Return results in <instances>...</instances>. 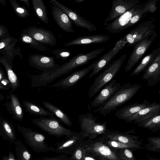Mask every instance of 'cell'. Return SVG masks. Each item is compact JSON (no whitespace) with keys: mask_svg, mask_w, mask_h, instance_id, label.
Here are the masks:
<instances>
[{"mask_svg":"<svg viewBox=\"0 0 160 160\" xmlns=\"http://www.w3.org/2000/svg\"><path fill=\"white\" fill-rule=\"evenodd\" d=\"M104 138V142L110 148L115 150H118L124 148H128L131 149L133 151L138 149L134 147L119 142L109 140Z\"/></svg>","mask_w":160,"mask_h":160,"instance_id":"obj_37","label":"cell"},{"mask_svg":"<svg viewBox=\"0 0 160 160\" xmlns=\"http://www.w3.org/2000/svg\"><path fill=\"white\" fill-rule=\"evenodd\" d=\"M11 88L10 82L8 78H6L0 80V90H8Z\"/></svg>","mask_w":160,"mask_h":160,"instance_id":"obj_43","label":"cell"},{"mask_svg":"<svg viewBox=\"0 0 160 160\" xmlns=\"http://www.w3.org/2000/svg\"><path fill=\"white\" fill-rule=\"evenodd\" d=\"M49 0L53 5L58 6L62 9L78 27L86 29L89 32L97 30V28L94 25L77 12L61 3L57 0Z\"/></svg>","mask_w":160,"mask_h":160,"instance_id":"obj_16","label":"cell"},{"mask_svg":"<svg viewBox=\"0 0 160 160\" xmlns=\"http://www.w3.org/2000/svg\"><path fill=\"white\" fill-rule=\"evenodd\" d=\"M119 160H136L131 149L124 148L117 150Z\"/></svg>","mask_w":160,"mask_h":160,"instance_id":"obj_38","label":"cell"},{"mask_svg":"<svg viewBox=\"0 0 160 160\" xmlns=\"http://www.w3.org/2000/svg\"><path fill=\"white\" fill-rule=\"evenodd\" d=\"M153 18H150L138 25L123 38L128 43V46H134L141 41L151 36L155 30Z\"/></svg>","mask_w":160,"mask_h":160,"instance_id":"obj_7","label":"cell"},{"mask_svg":"<svg viewBox=\"0 0 160 160\" xmlns=\"http://www.w3.org/2000/svg\"><path fill=\"white\" fill-rule=\"evenodd\" d=\"M80 131L76 133L60 142H57L55 152L71 155L75 150L85 140Z\"/></svg>","mask_w":160,"mask_h":160,"instance_id":"obj_11","label":"cell"},{"mask_svg":"<svg viewBox=\"0 0 160 160\" xmlns=\"http://www.w3.org/2000/svg\"><path fill=\"white\" fill-rule=\"evenodd\" d=\"M127 43L123 38H121L115 44L114 47L97 60L92 72L89 74L88 78L97 74L105 69L110 62Z\"/></svg>","mask_w":160,"mask_h":160,"instance_id":"obj_10","label":"cell"},{"mask_svg":"<svg viewBox=\"0 0 160 160\" xmlns=\"http://www.w3.org/2000/svg\"><path fill=\"white\" fill-rule=\"evenodd\" d=\"M0 136L9 144L14 143L17 139L14 125L3 116L0 118Z\"/></svg>","mask_w":160,"mask_h":160,"instance_id":"obj_24","label":"cell"},{"mask_svg":"<svg viewBox=\"0 0 160 160\" xmlns=\"http://www.w3.org/2000/svg\"><path fill=\"white\" fill-rule=\"evenodd\" d=\"M142 78L149 86L160 82V53L144 71Z\"/></svg>","mask_w":160,"mask_h":160,"instance_id":"obj_21","label":"cell"},{"mask_svg":"<svg viewBox=\"0 0 160 160\" xmlns=\"http://www.w3.org/2000/svg\"><path fill=\"white\" fill-rule=\"evenodd\" d=\"M22 32L46 45L53 47L57 43L55 36L48 29L30 26L23 30Z\"/></svg>","mask_w":160,"mask_h":160,"instance_id":"obj_12","label":"cell"},{"mask_svg":"<svg viewBox=\"0 0 160 160\" xmlns=\"http://www.w3.org/2000/svg\"><path fill=\"white\" fill-rule=\"evenodd\" d=\"M96 62L97 60L87 67L74 72L68 76L52 85L50 86L62 88H66L72 87L93 69Z\"/></svg>","mask_w":160,"mask_h":160,"instance_id":"obj_17","label":"cell"},{"mask_svg":"<svg viewBox=\"0 0 160 160\" xmlns=\"http://www.w3.org/2000/svg\"></svg>","mask_w":160,"mask_h":160,"instance_id":"obj_54","label":"cell"},{"mask_svg":"<svg viewBox=\"0 0 160 160\" xmlns=\"http://www.w3.org/2000/svg\"><path fill=\"white\" fill-rule=\"evenodd\" d=\"M0 101H1L4 98V97L0 93Z\"/></svg>","mask_w":160,"mask_h":160,"instance_id":"obj_52","label":"cell"},{"mask_svg":"<svg viewBox=\"0 0 160 160\" xmlns=\"http://www.w3.org/2000/svg\"><path fill=\"white\" fill-rule=\"evenodd\" d=\"M158 0H149L142 4V9L145 14L147 13H153L156 10V4Z\"/></svg>","mask_w":160,"mask_h":160,"instance_id":"obj_42","label":"cell"},{"mask_svg":"<svg viewBox=\"0 0 160 160\" xmlns=\"http://www.w3.org/2000/svg\"><path fill=\"white\" fill-rule=\"evenodd\" d=\"M154 102L150 103L145 99L142 103L136 102L125 105L116 112L115 116L119 119L125 120L141 109L152 105Z\"/></svg>","mask_w":160,"mask_h":160,"instance_id":"obj_23","label":"cell"},{"mask_svg":"<svg viewBox=\"0 0 160 160\" xmlns=\"http://www.w3.org/2000/svg\"><path fill=\"white\" fill-rule=\"evenodd\" d=\"M137 124L139 127L149 129L152 133L160 132V113Z\"/></svg>","mask_w":160,"mask_h":160,"instance_id":"obj_30","label":"cell"},{"mask_svg":"<svg viewBox=\"0 0 160 160\" xmlns=\"http://www.w3.org/2000/svg\"><path fill=\"white\" fill-rule=\"evenodd\" d=\"M33 8L37 17L46 24L49 23L46 7L43 0H31Z\"/></svg>","mask_w":160,"mask_h":160,"instance_id":"obj_31","label":"cell"},{"mask_svg":"<svg viewBox=\"0 0 160 160\" xmlns=\"http://www.w3.org/2000/svg\"><path fill=\"white\" fill-rule=\"evenodd\" d=\"M57 59L65 60L69 58L71 52L66 49L57 48L52 51Z\"/></svg>","mask_w":160,"mask_h":160,"instance_id":"obj_40","label":"cell"},{"mask_svg":"<svg viewBox=\"0 0 160 160\" xmlns=\"http://www.w3.org/2000/svg\"><path fill=\"white\" fill-rule=\"evenodd\" d=\"M157 36V34L155 31L151 36L142 40L134 46L133 50L125 68L126 72H128L132 68L148 50Z\"/></svg>","mask_w":160,"mask_h":160,"instance_id":"obj_8","label":"cell"},{"mask_svg":"<svg viewBox=\"0 0 160 160\" xmlns=\"http://www.w3.org/2000/svg\"><path fill=\"white\" fill-rule=\"evenodd\" d=\"M102 136L93 140H84L82 144L87 152L102 160H119L117 150L113 149L104 142Z\"/></svg>","mask_w":160,"mask_h":160,"instance_id":"obj_5","label":"cell"},{"mask_svg":"<svg viewBox=\"0 0 160 160\" xmlns=\"http://www.w3.org/2000/svg\"><path fill=\"white\" fill-rule=\"evenodd\" d=\"M25 111L31 115L41 117L54 116V114L42 107L27 100L22 101Z\"/></svg>","mask_w":160,"mask_h":160,"instance_id":"obj_27","label":"cell"},{"mask_svg":"<svg viewBox=\"0 0 160 160\" xmlns=\"http://www.w3.org/2000/svg\"><path fill=\"white\" fill-rule=\"evenodd\" d=\"M145 15L142 9V4L140 5L136 13L133 15L131 18L128 25V28L136 23Z\"/></svg>","mask_w":160,"mask_h":160,"instance_id":"obj_41","label":"cell"},{"mask_svg":"<svg viewBox=\"0 0 160 160\" xmlns=\"http://www.w3.org/2000/svg\"><path fill=\"white\" fill-rule=\"evenodd\" d=\"M120 83L114 79L104 87L90 104L92 108H98L103 104L121 87Z\"/></svg>","mask_w":160,"mask_h":160,"instance_id":"obj_18","label":"cell"},{"mask_svg":"<svg viewBox=\"0 0 160 160\" xmlns=\"http://www.w3.org/2000/svg\"><path fill=\"white\" fill-rule=\"evenodd\" d=\"M148 143L145 145L147 150L160 152V137L151 136L147 139Z\"/></svg>","mask_w":160,"mask_h":160,"instance_id":"obj_36","label":"cell"},{"mask_svg":"<svg viewBox=\"0 0 160 160\" xmlns=\"http://www.w3.org/2000/svg\"><path fill=\"white\" fill-rule=\"evenodd\" d=\"M160 113V103L155 102L154 104L143 108L134 114L128 117L125 120L126 122L137 123L142 120L149 118Z\"/></svg>","mask_w":160,"mask_h":160,"instance_id":"obj_22","label":"cell"},{"mask_svg":"<svg viewBox=\"0 0 160 160\" xmlns=\"http://www.w3.org/2000/svg\"><path fill=\"white\" fill-rule=\"evenodd\" d=\"M51 7L53 18L59 27L66 32H74L71 20L67 14L58 6L53 5Z\"/></svg>","mask_w":160,"mask_h":160,"instance_id":"obj_20","label":"cell"},{"mask_svg":"<svg viewBox=\"0 0 160 160\" xmlns=\"http://www.w3.org/2000/svg\"><path fill=\"white\" fill-rule=\"evenodd\" d=\"M43 104L46 108L53 113L62 122L68 127L72 126V122L70 117L63 110L48 102L44 101Z\"/></svg>","mask_w":160,"mask_h":160,"instance_id":"obj_29","label":"cell"},{"mask_svg":"<svg viewBox=\"0 0 160 160\" xmlns=\"http://www.w3.org/2000/svg\"><path fill=\"white\" fill-rule=\"evenodd\" d=\"M100 160L97 157L87 152L83 160Z\"/></svg>","mask_w":160,"mask_h":160,"instance_id":"obj_46","label":"cell"},{"mask_svg":"<svg viewBox=\"0 0 160 160\" xmlns=\"http://www.w3.org/2000/svg\"><path fill=\"white\" fill-rule=\"evenodd\" d=\"M2 160H16L13 153L11 151L9 152L8 156L6 155L2 158Z\"/></svg>","mask_w":160,"mask_h":160,"instance_id":"obj_47","label":"cell"},{"mask_svg":"<svg viewBox=\"0 0 160 160\" xmlns=\"http://www.w3.org/2000/svg\"><path fill=\"white\" fill-rule=\"evenodd\" d=\"M81 132L85 139L93 140L102 135L109 130L107 128V122H99L92 113L88 112L78 117Z\"/></svg>","mask_w":160,"mask_h":160,"instance_id":"obj_3","label":"cell"},{"mask_svg":"<svg viewBox=\"0 0 160 160\" xmlns=\"http://www.w3.org/2000/svg\"><path fill=\"white\" fill-rule=\"evenodd\" d=\"M17 126L18 131L22 134L26 143L34 151L38 152L55 151V148L48 147L45 141L46 137L43 134L18 124Z\"/></svg>","mask_w":160,"mask_h":160,"instance_id":"obj_6","label":"cell"},{"mask_svg":"<svg viewBox=\"0 0 160 160\" xmlns=\"http://www.w3.org/2000/svg\"><path fill=\"white\" fill-rule=\"evenodd\" d=\"M28 60L30 66L42 72L50 71L60 66L56 63L55 58L51 56L33 54L29 56Z\"/></svg>","mask_w":160,"mask_h":160,"instance_id":"obj_13","label":"cell"},{"mask_svg":"<svg viewBox=\"0 0 160 160\" xmlns=\"http://www.w3.org/2000/svg\"><path fill=\"white\" fill-rule=\"evenodd\" d=\"M73 0L75 1V0Z\"/></svg>","mask_w":160,"mask_h":160,"instance_id":"obj_53","label":"cell"},{"mask_svg":"<svg viewBox=\"0 0 160 160\" xmlns=\"http://www.w3.org/2000/svg\"><path fill=\"white\" fill-rule=\"evenodd\" d=\"M160 53V47L154 49L151 53L142 59L140 64L131 73L129 77L138 75L142 71H144Z\"/></svg>","mask_w":160,"mask_h":160,"instance_id":"obj_28","label":"cell"},{"mask_svg":"<svg viewBox=\"0 0 160 160\" xmlns=\"http://www.w3.org/2000/svg\"><path fill=\"white\" fill-rule=\"evenodd\" d=\"M82 143L77 148L71 156L69 158V160H83L87 151Z\"/></svg>","mask_w":160,"mask_h":160,"instance_id":"obj_39","label":"cell"},{"mask_svg":"<svg viewBox=\"0 0 160 160\" xmlns=\"http://www.w3.org/2000/svg\"><path fill=\"white\" fill-rule=\"evenodd\" d=\"M0 63L4 66L9 80L12 91H15L20 86V82L12 68V63L9 62L3 56L0 57Z\"/></svg>","mask_w":160,"mask_h":160,"instance_id":"obj_26","label":"cell"},{"mask_svg":"<svg viewBox=\"0 0 160 160\" xmlns=\"http://www.w3.org/2000/svg\"><path fill=\"white\" fill-rule=\"evenodd\" d=\"M32 122L49 135L58 138L64 136L68 137L76 133L63 126L57 118L54 116L48 117H41L39 118L33 119Z\"/></svg>","mask_w":160,"mask_h":160,"instance_id":"obj_4","label":"cell"},{"mask_svg":"<svg viewBox=\"0 0 160 160\" xmlns=\"http://www.w3.org/2000/svg\"><path fill=\"white\" fill-rule=\"evenodd\" d=\"M20 40L22 42L27 43L31 48L39 51L45 52L49 50L43 44L23 32L21 33Z\"/></svg>","mask_w":160,"mask_h":160,"instance_id":"obj_32","label":"cell"},{"mask_svg":"<svg viewBox=\"0 0 160 160\" xmlns=\"http://www.w3.org/2000/svg\"><path fill=\"white\" fill-rule=\"evenodd\" d=\"M18 40L10 35L0 40V52L4 55L13 50Z\"/></svg>","mask_w":160,"mask_h":160,"instance_id":"obj_34","label":"cell"},{"mask_svg":"<svg viewBox=\"0 0 160 160\" xmlns=\"http://www.w3.org/2000/svg\"><path fill=\"white\" fill-rule=\"evenodd\" d=\"M17 159L18 160H31L32 154L22 142L21 140H18L14 143Z\"/></svg>","mask_w":160,"mask_h":160,"instance_id":"obj_33","label":"cell"},{"mask_svg":"<svg viewBox=\"0 0 160 160\" xmlns=\"http://www.w3.org/2000/svg\"><path fill=\"white\" fill-rule=\"evenodd\" d=\"M138 84L126 83L121 86L110 98L95 111L105 116L130 99L140 88Z\"/></svg>","mask_w":160,"mask_h":160,"instance_id":"obj_1","label":"cell"},{"mask_svg":"<svg viewBox=\"0 0 160 160\" xmlns=\"http://www.w3.org/2000/svg\"><path fill=\"white\" fill-rule=\"evenodd\" d=\"M0 3H2L4 6H5L6 5L5 0H0Z\"/></svg>","mask_w":160,"mask_h":160,"instance_id":"obj_50","label":"cell"},{"mask_svg":"<svg viewBox=\"0 0 160 160\" xmlns=\"http://www.w3.org/2000/svg\"><path fill=\"white\" fill-rule=\"evenodd\" d=\"M85 0H75V2L78 3H80Z\"/></svg>","mask_w":160,"mask_h":160,"instance_id":"obj_51","label":"cell"},{"mask_svg":"<svg viewBox=\"0 0 160 160\" xmlns=\"http://www.w3.org/2000/svg\"><path fill=\"white\" fill-rule=\"evenodd\" d=\"M9 36L7 28L3 25H0V40L6 38Z\"/></svg>","mask_w":160,"mask_h":160,"instance_id":"obj_44","label":"cell"},{"mask_svg":"<svg viewBox=\"0 0 160 160\" xmlns=\"http://www.w3.org/2000/svg\"><path fill=\"white\" fill-rule=\"evenodd\" d=\"M109 39V36L105 35L98 34L80 36L66 43L64 46L68 47L74 45L102 43L107 42Z\"/></svg>","mask_w":160,"mask_h":160,"instance_id":"obj_25","label":"cell"},{"mask_svg":"<svg viewBox=\"0 0 160 160\" xmlns=\"http://www.w3.org/2000/svg\"><path fill=\"white\" fill-rule=\"evenodd\" d=\"M6 99L3 106L14 120L21 121L23 118V110L18 98L10 92L7 95Z\"/></svg>","mask_w":160,"mask_h":160,"instance_id":"obj_19","label":"cell"},{"mask_svg":"<svg viewBox=\"0 0 160 160\" xmlns=\"http://www.w3.org/2000/svg\"><path fill=\"white\" fill-rule=\"evenodd\" d=\"M135 133L137 132L133 129L125 132L109 130L102 136L105 138L125 143L135 147L138 149H142L141 146L142 143L139 139V136L131 134Z\"/></svg>","mask_w":160,"mask_h":160,"instance_id":"obj_9","label":"cell"},{"mask_svg":"<svg viewBox=\"0 0 160 160\" xmlns=\"http://www.w3.org/2000/svg\"><path fill=\"white\" fill-rule=\"evenodd\" d=\"M6 78L7 77L5 75L1 67H0V80Z\"/></svg>","mask_w":160,"mask_h":160,"instance_id":"obj_48","label":"cell"},{"mask_svg":"<svg viewBox=\"0 0 160 160\" xmlns=\"http://www.w3.org/2000/svg\"><path fill=\"white\" fill-rule=\"evenodd\" d=\"M140 5L137 4L118 17L112 22L107 24L105 29L112 33H118L127 28L132 16Z\"/></svg>","mask_w":160,"mask_h":160,"instance_id":"obj_15","label":"cell"},{"mask_svg":"<svg viewBox=\"0 0 160 160\" xmlns=\"http://www.w3.org/2000/svg\"><path fill=\"white\" fill-rule=\"evenodd\" d=\"M139 2V0H112L111 11L104 22V25H107L108 22L115 19L138 4Z\"/></svg>","mask_w":160,"mask_h":160,"instance_id":"obj_14","label":"cell"},{"mask_svg":"<svg viewBox=\"0 0 160 160\" xmlns=\"http://www.w3.org/2000/svg\"><path fill=\"white\" fill-rule=\"evenodd\" d=\"M125 54L109 64L96 77L88 90V98H91L104 86L109 83L119 72L126 57Z\"/></svg>","mask_w":160,"mask_h":160,"instance_id":"obj_2","label":"cell"},{"mask_svg":"<svg viewBox=\"0 0 160 160\" xmlns=\"http://www.w3.org/2000/svg\"><path fill=\"white\" fill-rule=\"evenodd\" d=\"M16 14L20 18H24L30 16L29 12L25 7L20 5L16 0H9Z\"/></svg>","mask_w":160,"mask_h":160,"instance_id":"obj_35","label":"cell"},{"mask_svg":"<svg viewBox=\"0 0 160 160\" xmlns=\"http://www.w3.org/2000/svg\"><path fill=\"white\" fill-rule=\"evenodd\" d=\"M43 160H69L67 154H64L55 157H44Z\"/></svg>","mask_w":160,"mask_h":160,"instance_id":"obj_45","label":"cell"},{"mask_svg":"<svg viewBox=\"0 0 160 160\" xmlns=\"http://www.w3.org/2000/svg\"><path fill=\"white\" fill-rule=\"evenodd\" d=\"M24 3L26 6L29 8H30V3L29 0H19Z\"/></svg>","mask_w":160,"mask_h":160,"instance_id":"obj_49","label":"cell"}]
</instances>
